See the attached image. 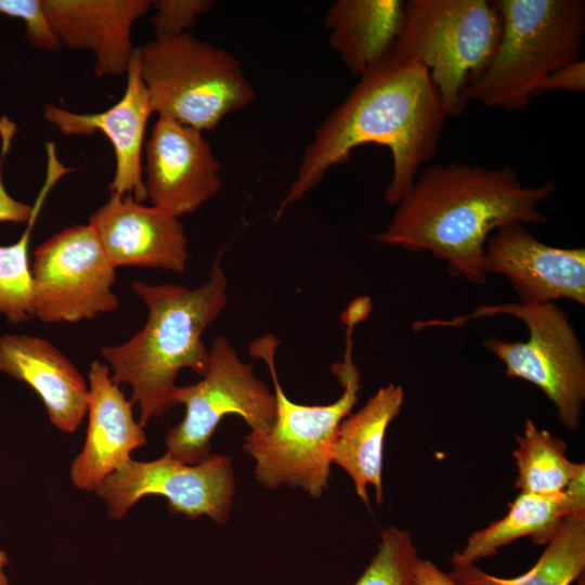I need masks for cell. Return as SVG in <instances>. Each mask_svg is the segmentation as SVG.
Segmentation results:
<instances>
[{
  "label": "cell",
  "instance_id": "9",
  "mask_svg": "<svg viewBox=\"0 0 585 585\" xmlns=\"http://www.w3.org/2000/svg\"><path fill=\"white\" fill-rule=\"evenodd\" d=\"M171 403L183 405L185 413L179 424L168 429L165 454L187 465L212 454V434L225 416L242 417L253 432L269 430L276 416L275 394L223 336L209 348L208 368L202 379L177 386Z\"/></svg>",
  "mask_w": 585,
  "mask_h": 585
},
{
  "label": "cell",
  "instance_id": "29",
  "mask_svg": "<svg viewBox=\"0 0 585 585\" xmlns=\"http://www.w3.org/2000/svg\"><path fill=\"white\" fill-rule=\"evenodd\" d=\"M32 216V206L13 198L0 174V222H28Z\"/></svg>",
  "mask_w": 585,
  "mask_h": 585
},
{
  "label": "cell",
  "instance_id": "24",
  "mask_svg": "<svg viewBox=\"0 0 585 585\" xmlns=\"http://www.w3.org/2000/svg\"><path fill=\"white\" fill-rule=\"evenodd\" d=\"M42 206L34 203L27 227L12 245H0V314L12 323L35 317L31 268L28 244L32 226Z\"/></svg>",
  "mask_w": 585,
  "mask_h": 585
},
{
  "label": "cell",
  "instance_id": "10",
  "mask_svg": "<svg viewBox=\"0 0 585 585\" xmlns=\"http://www.w3.org/2000/svg\"><path fill=\"white\" fill-rule=\"evenodd\" d=\"M35 317L75 323L119 307L116 268L89 224L66 227L39 245L31 263Z\"/></svg>",
  "mask_w": 585,
  "mask_h": 585
},
{
  "label": "cell",
  "instance_id": "14",
  "mask_svg": "<svg viewBox=\"0 0 585 585\" xmlns=\"http://www.w3.org/2000/svg\"><path fill=\"white\" fill-rule=\"evenodd\" d=\"M94 229L109 262L119 266L164 269L182 273L188 259V240L179 218L166 210L110 194L94 211Z\"/></svg>",
  "mask_w": 585,
  "mask_h": 585
},
{
  "label": "cell",
  "instance_id": "32",
  "mask_svg": "<svg viewBox=\"0 0 585 585\" xmlns=\"http://www.w3.org/2000/svg\"><path fill=\"white\" fill-rule=\"evenodd\" d=\"M9 562L10 560H9L8 554L3 549L0 548V577L3 575H6L5 568L9 564Z\"/></svg>",
  "mask_w": 585,
  "mask_h": 585
},
{
  "label": "cell",
  "instance_id": "23",
  "mask_svg": "<svg viewBox=\"0 0 585 585\" xmlns=\"http://www.w3.org/2000/svg\"><path fill=\"white\" fill-rule=\"evenodd\" d=\"M566 453L563 440L526 419L512 452L518 471L516 487L523 493L546 496L563 493L584 464L569 460Z\"/></svg>",
  "mask_w": 585,
  "mask_h": 585
},
{
  "label": "cell",
  "instance_id": "16",
  "mask_svg": "<svg viewBox=\"0 0 585 585\" xmlns=\"http://www.w3.org/2000/svg\"><path fill=\"white\" fill-rule=\"evenodd\" d=\"M88 426L84 444L70 465L75 487L95 492L147 443L144 427L133 417L127 399L110 377L108 366L94 360L88 372Z\"/></svg>",
  "mask_w": 585,
  "mask_h": 585
},
{
  "label": "cell",
  "instance_id": "17",
  "mask_svg": "<svg viewBox=\"0 0 585 585\" xmlns=\"http://www.w3.org/2000/svg\"><path fill=\"white\" fill-rule=\"evenodd\" d=\"M62 46L94 55L98 77L127 73L134 49L131 29L148 0H42Z\"/></svg>",
  "mask_w": 585,
  "mask_h": 585
},
{
  "label": "cell",
  "instance_id": "4",
  "mask_svg": "<svg viewBox=\"0 0 585 585\" xmlns=\"http://www.w3.org/2000/svg\"><path fill=\"white\" fill-rule=\"evenodd\" d=\"M370 311L369 298L358 297L341 314L346 348L342 360L333 363L330 372L342 393L329 404L306 405L287 398L277 377L275 354L280 341L274 335H263L249 344V354L268 366L276 398L273 426L266 431H251L243 444L256 461L255 477L263 486L300 487L314 498L327 489L338 427L351 414L361 390V372L353 360V332Z\"/></svg>",
  "mask_w": 585,
  "mask_h": 585
},
{
  "label": "cell",
  "instance_id": "18",
  "mask_svg": "<svg viewBox=\"0 0 585 585\" xmlns=\"http://www.w3.org/2000/svg\"><path fill=\"white\" fill-rule=\"evenodd\" d=\"M0 372L25 382L41 399L50 422L75 432L87 416L89 386L75 364L43 338L0 337Z\"/></svg>",
  "mask_w": 585,
  "mask_h": 585
},
{
  "label": "cell",
  "instance_id": "7",
  "mask_svg": "<svg viewBox=\"0 0 585 585\" xmlns=\"http://www.w3.org/2000/svg\"><path fill=\"white\" fill-rule=\"evenodd\" d=\"M500 31L495 1L408 0L394 49L428 69L447 117H458L465 90L489 65Z\"/></svg>",
  "mask_w": 585,
  "mask_h": 585
},
{
  "label": "cell",
  "instance_id": "1",
  "mask_svg": "<svg viewBox=\"0 0 585 585\" xmlns=\"http://www.w3.org/2000/svg\"><path fill=\"white\" fill-rule=\"evenodd\" d=\"M359 78L306 146L276 219L361 145L378 144L390 151L392 177L385 199L393 206L411 191L419 168L435 155L447 114L428 69L393 49Z\"/></svg>",
  "mask_w": 585,
  "mask_h": 585
},
{
  "label": "cell",
  "instance_id": "30",
  "mask_svg": "<svg viewBox=\"0 0 585 585\" xmlns=\"http://www.w3.org/2000/svg\"><path fill=\"white\" fill-rule=\"evenodd\" d=\"M414 585H459L430 560L418 557L414 568Z\"/></svg>",
  "mask_w": 585,
  "mask_h": 585
},
{
  "label": "cell",
  "instance_id": "12",
  "mask_svg": "<svg viewBox=\"0 0 585 585\" xmlns=\"http://www.w3.org/2000/svg\"><path fill=\"white\" fill-rule=\"evenodd\" d=\"M203 133L158 117L144 146L147 198L179 219L221 188V164Z\"/></svg>",
  "mask_w": 585,
  "mask_h": 585
},
{
  "label": "cell",
  "instance_id": "28",
  "mask_svg": "<svg viewBox=\"0 0 585 585\" xmlns=\"http://www.w3.org/2000/svg\"><path fill=\"white\" fill-rule=\"evenodd\" d=\"M584 92L585 90V62L576 60L568 63L550 73L541 87L536 95H542L549 91Z\"/></svg>",
  "mask_w": 585,
  "mask_h": 585
},
{
  "label": "cell",
  "instance_id": "19",
  "mask_svg": "<svg viewBox=\"0 0 585 585\" xmlns=\"http://www.w3.org/2000/svg\"><path fill=\"white\" fill-rule=\"evenodd\" d=\"M404 401L403 388L389 384L379 388L365 405L348 415L339 425L332 450V464L351 478L356 494L368 506L367 485L382 503V456L387 429L399 415Z\"/></svg>",
  "mask_w": 585,
  "mask_h": 585
},
{
  "label": "cell",
  "instance_id": "15",
  "mask_svg": "<svg viewBox=\"0 0 585 585\" xmlns=\"http://www.w3.org/2000/svg\"><path fill=\"white\" fill-rule=\"evenodd\" d=\"M126 75L123 94L109 108L101 113L79 114L46 104L43 117L66 136L103 133L115 155L110 194L129 195L142 203L147 198L142 165L144 134L148 118L154 113L140 75L135 49Z\"/></svg>",
  "mask_w": 585,
  "mask_h": 585
},
{
  "label": "cell",
  "instance_id": "8",
  "mask_svg": "<svg viewBox=\"0 0 585 585\" xmlns=\"http://www.w3.org/2000/svg\"><path fill=\"white\" fill-rule=\"evenodd\" d=\"M497 314L512 315L529 332L526 341L489 338L485 349L498 358L506 375L540 388L555 405L558 419L569 430L581 425L585 401V358L568 314L555 302L485 304L451 320L417 321L414 330L427 327H459L468 321Z\"/></svg>",
  "mask_w": 585,
  "mask_h": 585
},
{
  "label": "cell",
  "instance_id": "27",
  "mask_svg": "<svg viewBox=\"0 0 585 585\" xmlns=\"http://www.w3.org/2000/svg\"><path fill=\"white\" fill-rule=\"evenodd\" d=\"M0 13L24 21L27 41L34 48L56 52L63 47L46 14L42 0H0Z\"/></svg>",
  "mask_w": 585,
  "mask_h": 585
},
{
  "label": "cell",
  "instance_id": "31",
  "mask_svg": "<svg viewBox=\"0 0 585 585\" xmlns=\"http://www.w3.org/2000/svg\"><path fill=\"white\" fill-rule=\"evenodd\" d=\"M584 476L585 465L583 464L580 469L574 473L564 490V493L570 502L572 512L585 511Z\"/></svg>",
  "mask_w": 585,
  "mask_h": 585
},
{
  "label": "cell",
  "instance_id": "33",
  "mask_svg": "<svg viewBox=\"0 0 585 585\" xmlns=\"http://www.w3.org/2000/svg\"><path fill=\"white\" fill-rule=\"evenodd\" d=\"M0 585H10L6 575H3V576L0 577Z\"/></svg>",
  "mask_w": 585,
  "mask_h": 585
},
{
  "label": "cell",
  "instance_id": "3",
  "mask_svg": "<svg viewBox=\"0 0 585 585\" xmlns=\"http://www.w3.org/2000/svg\"><path fill=\"white\" fill-rule=\"evenodd\" d=\"M222 253L196 288L133 282V291L147 308L146 323L126 342L101 349L112 380L131 388L130 401L139 405L138 421L143 427L173 407L171 395L182 369L202 377L208 368L209 349L203 335L227 303Z\"/></svg>",
  "mask_w": 585,
  "mask_h": 585
},
{
  "label": "cell",
  "instance_id": "11",
  "mask_svg": "<svg viewBox=\"0 0 585 585\" xmlns=\"http://www.w3.org/2000/svg\"><path fill=\"white\" fill-rule=\"evenodd\" d=\"M94 493L115 521L121 520L141 498L158 495L166 498L173 515L191 520L207 516L224 524L233 504L235 477L227 456L211 454L198 464L187 465L164 454L148 461L131 458Z\"/></svg>",
  "mask_w": 585,
  "mask_h": 585
},
{
  "label": "cell",
  "instance_id": "26",
  "mask_svg": "<svg viewBox=\"0 0 585 585\" xmlns=\"http://www.w3.org/2000/svg\"><path fill=\"white\" fill-rule=\"evenodd\" d=\"M214 2L211 0H157L152 1L154 15L151 24L155 38L177 37L190 32L198 18L206 14Z\"/></svg>",
  "mask_w": 585,
  "mask_h": 585
},
{
  "label": "cell",
  "instance_id": "20",
  "mask_svg": "<svg viewBox=\"0 0 585 585\" xmlns=\"http://www.w3.org/2000/svg\"><path fill=\"white\" fill-rule=\"evenodd\" d=\"M405 1L338 0L326 12L328 43L360 77L395 47L402 29Z\"/></svg>",
  "mask_w": 585,
  "mask_h": 585
},
{
  "label": "cell",
  "instance_id": "13",
  "mask_svg": "<svg viewBox=\"0 0 585 585\" xmlns=\"http://www.w3.org/2000/svg\"><path fill=\"white\" fill-rule=\"evenodd\" d=\"M482 266L486 275L506 276L519 302L569 299L585 303V250L546 245L522 223L500 226L489 236Z\"/></svg>",
  "mask_w": 585,
  "mask_h": 585
},
{
  "label": "cell",
  "instance_id": "25",
  "mask_svg": "<svg viewBox=\"0 0 585 585\" xmlns=\"http://www.w3.org/2000/svg\"><path fill=\"white\" fill-rule=\"evenodd\" d=\"M417 559V549L407 530L382 529L375 556L353 585H414Z\"/></svg>",
  "mask_w": 585,
  "mask_h": 585
},
{
  "label": "cell",
  "instance_id": "2",
  "mask_svg": "<svg viewBox=\"0 0 585 585\" xmlns=\"http://www.w3.org/2000/svg\"><path fill=\"white\" fill-rule=\"evenodd\" d=\"M555 190L551 180L524 185L510 165H432L415 180L376 239L413 252L428 250L446 262L451 275L483 284L490 234L510 223H547L537 207Z\"/></svg>",
  "mask_w": 585,
  "mask_h": 585
},
{
  "label": "cell",
  "instance_id": "22",
  "mask_svg": "<svg viewBox=\"0 0 585 585\" xmlns=\"http://www.w3.org/2000/svg\"><path fill=\"white\" fill-rule=\"evenodd\" d=\"M585 569V511L570 512L525 573L500 577L476 563L454 564L447 573L459 585H570Z\"/></svg>",
  "mask_w": 585,
  "mask_h": 585
},
{
  "label": "cell",
  "instance_id": "5",
  "mask_svg": "<svg viewBox=\"0 0 585 585\" xmlns=\"http://www.w3.org/2000/svg\"><path fill=\"white\" fill-rule=\"evenodd\" d=\"M502 17L496 51L469 82L466 101L487 108H525L545 78L580 58L585 34L582 0H495Z\"/></svg>",
  "mask_w": 585,
  "mask_h": 585
},
{
  "label": "cell",
  "instance_id": "21",
  "mask_svg": "<svg viewBox=\"0 0 585 585\" xmlns=\"http://www.w3.org/2000/svg\"><path fill=\"white\" fill-rule=\"evenodd\" d=\"M570 512L571 505L564 492L550 496L520 492L503 518L467 537L463 549L451 558V566L476 563L525 536L537 545H546Z\"/></svg>",
  "mask_w": 585,
  "mask_h": 585
},
{
  "label": "cell",
  "instance_id": "6",
  "mask_svg": "<svg viewBox=\"0 0 585 585\" xmlns=\"http://www.w3.org/2000/svg\"><path fill=\"white\" fill-rule=\"evenodd\" d=\"M153 113L202 132L250 105L256 91L230 52L192 34L135 48Z\"/></svg>",
  "mask_w": 585,
  "mask_h": 585
}]
</instances>
